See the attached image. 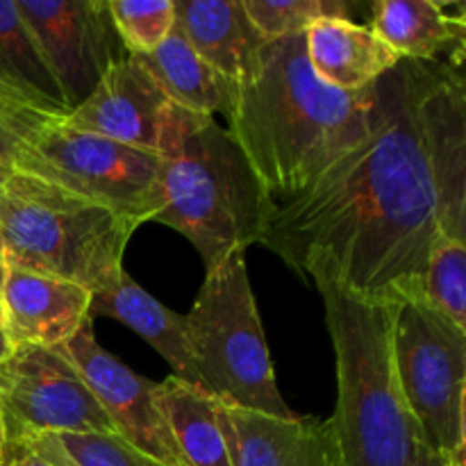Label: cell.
Instances as JSON below:
<instances>
[{
    "label": "cell",
    "mask_w": 466,
    "mask_h": 466,
    "mask_svg": "<svg viewBox=\"0 0 466 466\" xmlns=\"http://www.w3.org/2000/svg\"><path fill=\"white\" fill-rule=\"evenodd\" d=\"M121 440L167 466H187L157 403V382L127 369L96 341L94 319L62 346Z\"/></svg>",
    "instance_id": "obj_11"
},
{
    "label": "cell",
    "mask_w": 466,
    "mask_h": 466,
    "mask_svg": "<svg viewBox=\"0 0 466 466\" xmlns=\"http://www.w3.org/2000/svg\"><path fill=\"white\" fill-rule=\"evenodd\" d=\"M394 358L421 440L444 466L466 464V330L423 300L396 309Z\"/></svg>",
    "instance_id": "obj_7"
},
{
    "label": "cell",
    "mask_w": 466,
    "mask_h": 466,
    "mask_svg": "<svg viewBox=\"0 0 466 466\" xmlns=\"http://www.w3.org/2000/svg\"><path fill=\"white\" fill-rule=\"evenodd\" d=\"M314 285L335 350L337 405L330 419L344 466H412L423 440L396 373L399 305L355 299L330 282Z\"/></svg>",
    "instance_id": "obj_4"
},
{
    "label": "cell",
    "mask_w": 466,
    "mask_h": 466,
    "mask_svg": "<svg viewBox=\"0 0 466 466\" xmlns=\"http://www.w3.org/2000/svg\"><path fill=\"white\" fill-rule=\"evenodd\" d=\"M137 223L64 187L14 168L0 189L7 264L103 289L123 268Z\"/></svg>",
    "instance_id": "obj_5"
},
{
    "label": "cell",
    "mask_w": 466,
    "mask_h": 466,
    "mask_svg": "<svg viewBox=\"0 0 466 466\" xmlns=\"http://www.w3.org/2000/svg\"><path fill=\"white\" fill-rule=\"evenodd\" d=\"M426 73L428 64L400 59L373 82L367 137L268 217L259 244L305 280L376 303L419 300L432 250L466 241V205L428 146Z\"/></svg>",
    "instance_id": "obj_1"
},
{
    "label": "cell",
    "mask_w": 466,
    "mask_h": 466,
    "mask_svg": "<svg viewBox=\"0 0 466 466\" xmlns=\"http://www.w3.org/2000/svg\"><path fill=\"white\" fill-rule=\"evenodd\" d=\"M9 353H12V346H9V341H7V335H5L3 326H0V362H3V360L7 358Z\"/></svg>",
    "instance_id": "obj_30"
},
{
    "label": "cell",
    "mask_w": 466,
    "mask_h": 466,
    "mask_svg": "<svg viewBox=\"0 0 466 466\" xmlns=\"http://www.w3.org/2000/svg\"><path fill=\"white\" fill-rule=\"evenodd\" d=\"M246 16L264 41L305 35L321 18H349L344 0H241Z\"/></svg>",
    "instance_id": "obj_24"
},
{
    "label": "cell",
    "mask_w": 466,
    "mask_h": 466,
    "mask_svg": "<svg viewBox=\"0 0 466 466\" xmlns=\"http://www.w3.org/2000/svg\"><path fill=\"white\" fill-rule=\"evenodd\" d=\"M185 328L191 369L205 394L232 408L296 417L278 390L246 248H235L205 273L203 287L185 314Z\"/></svg>",
    "instance_id": "obj_6"
},
{
    "label": "cell",
    "mask_w": 466,
    "mask_h": 466,
    "mask_svg": "<svg viewBox=\"0 0 466 466\" xmlns=\"http://www.w3.org/2000/svg\"><path fill=\"white\" fill-rule=\"evenodd\" d=\"M3 330L16 346H59L89 321L91 291L46 273L9 267L3 285Z\"/></svg>",
    "instance_id": "obj_14"
},
{
    "label": "cell",
    "mask_w": 466,
    "mask_h": 466,
    "mask_svg": "<svg viewBox=\"0 0 466 466\" xmlns=\"http://www.w3.org/2000/svg\"><path fill=\"white\" fill-rule=\"evenodd\" d=\"M369 27L400 59L421 64H441L451 55L458 68L464 57L466 7L444 0H378Z\"/></svg>",
    "instance_id": "obj_15"
},
{
    "label": "cell",
    "mask_w": 466,
    "mask_h": 466,
    "mask_svg": "<svg viewBox=\"0 0 466 466\" xmlns=\"http://www.w3.org/2000/svg\"><path fill=\"white\" fill-rule=\"evenodd\" d=\"M232 466H344L332 419L268 417L218 403Z\"/></svg>",
    "instance_id": "obj_13"
},
{
    "label": "cell",
    "mask_w": 466,
    "mask_h": 466,
    "mask_svg": "<svg viewBox=\"0 0 466 466\" xmlns=\"http://www.w3.org/2000/svg\"><path fill=\"white\" fill-rule=\"evenodd\" d=\"M27 441L32 449L53 453L71 466H167L141 453L118 435L85 432V435H41Z\"/></svg>",
    "instance_id": "obj_23"
},
{
    "label": "cell",
    "mask_w": 466,
    "mask_h": 466,
    "mask_svg": "<svg viewBox=\"0 0 466 466\" xmlns=\"http://www.w3.org/2000/svg\"><path fill=\"white\" fill-rule=\"evenodd\" d=\"M155 394L187 466H232L217 399L176 376L157 382Z\"/></svg>",
    "instance_id": "obj_21"
},
{
    "label": "cell",
    "mask_w": 466,
    "mask_h": 466,
    "mask_svg": "<svg viewBox=\"0 0 466 466\" xmlns=\"http://www.w3.org/2000/svg\"><path fill=\"white\" fill-rule=\"evenodd\" d=\"M412 466H444V464H441V460L437 458V455L432 453V451L428 449V446L421 441V446H419L417 458H414Z\"/></svg>",
    "instance_id": "obj_28"
},
{
    "label": "cell",
    "mask_w": 466,
    "mask_h": 466,
    "mask_svg": "<svg viewBox=\"0 0 466 466\" xmlns=\"http://www.w3.org/2000/svg\"><path fill=\"white\" fill-rule=\"evenodd\" d=\"M68 112L89 98L103 73L126 55L107 0H14Z\"/></svg>",
    "instance_id": "obj_10"
},
{
    "label": "cell",
    "mask_w": 466,
    "mask_h": 466,
    "mask_svg": "<svg viewBox=\"0 0 466 466\" xmlns=\"http://www.w3.org/2000/svg\"><path fill=\"white\" fill-rule=\"evenodd\" d=\"M7 446V428H5V419L3 412H0V458H3V451Z\"/></svg>",
    "instance_id": "obj_32"
},
{
    "label": "cell",
    "mask_w": 466,
    "mask_h": 466,
    "mask_svg": "<svg viewBox=\"0 0 466 466\" xmlns=\"http://www.w3.org/2000/svg\"><path fill=\"white\" fill-rule=\"evenodd\" d=\"M171 103L137 55L118 57L64 123L157 153Z\"/></svg>",
    "instance_id": "obj_12"
},
{
    "label": "cell",
    "mask_w": 466,
    "mask_h": 466,
    "mask_svg": "<svg viewBox=\"0 0 466 466\" xmlns=\"http://www.w3.org/2000/svg\"><path fill=\"white\" fill-rule=\"evenodd\" d=\"M305 53L326 85L355 94L399 66L394 53L369 25L350 18H321L305 30Z\"/></svg>",
    "instance_id": "obj_16"
},
{
    "label": "cell",
    "mask_w": 466,
    "mask_h": 466,
    "mask_svg": "<svg viewBox=\"0 0 466 466\" xmlns=\"http://www.w3.org/2000/svg\"><path fill=\"white\" fill-rule=\"evenodd\" d=\"M16 171L89 198L137 226L155 221L162 208V155L50 123L18 155Z\"/></svg>",
    "instance_id": "obj_8"
},
{
    "label": "cell",
    "mask_w": 466,
    "mask_h": 466,
    "mask_svg": "<svg viewBox=\"0 0 466 466\" xmlns=\"http://www.w3.org/2000/svg\"><path fill=\"white\" fill-rule=\"evenodd\" d=\"M148 68L150 76L164 91L168 103L187 112L226 116L230 105V82L223 80L187 41L182 30L173 25L171 35L153 53L137 55Z\"/></svg>",
    "instance_id": "obj_20"
},
{
    "label": "cell",
    "mask_w": 466,
    "mask_h": 466,
    "mask_svg": "<svg viewBox=\"0 0 466 466\" xmlns=\"http://www.w3.org/2000/svg\"><path fill=\"white\" fill-rule=\"evenodd\" d=\"M176 25L230 85L248 73L267 44L246 16L241 0H176Z\"/></svg>",
    "instance_id": "obj_17"
},
{
    "label": "cell",
    "mask_w": 466,
    "mask_h": 466,
    "mask_svg": "<svg viewBox=\"0 0 466 466\" xmlns=\"http://www.w3.org/2000/svg\"><path fill=\"white\" fill-rule=\"evenodd\" d=\"M0 98L64 121L66 100L14 0H0Z\"/></svg>",
    "instance_id": "obj_19"
},
{
    "label": "cell",
    "mask_w": 466,
    "mask_h": 466,
    "mask_svg": "<svg viewBox=\"0 0 466 466\" xmlns=\"http://www.w3.org/2000/svg\"><path fill=\"white\" fill-rule=\"evenodd\" d=\"M157 153L162 208L155 223L187 237L205 271L235 248L259 244L276 203L217 118L171 103Z\"/></svg>",
    "instance_id": "obj_3"
},
{
    "label": "cell",
    "mask_w": 466,
    "mask_h": 466,
    "mask_svg": "<svg viewBox=\"0 0 466 466\" xmlns=\"http://www.w3.org/2000/svg\"><path fill=\"white\" fill-rule=\"evenodd\" d=\"M7 253H5L3 246V237H0V299H3V285H5V276H7ZM0 326H3V305H0Z\"/></svg>",
    "instance_id": "obj_29"
},
{
    "label": "cell",
    "mask_w": 466,
    "mask_h": 466,
    "mask_svg": "<svg viewBox=\"0 0 466 466\" xmlns=\"http://www.w3.org/2000/svg\"><path fill=\"white\" fill-rule=\"evenodd\" d=\"M371 86L355 94L312 71L305 35L267 41L232 85L226 121L273 203L294 198L367 137Z\"/></svg>",
    "instance_id": "obj_2"
},
{
    "label": "cell",
    "mask_w": 466,
    "mask_h": 466,
    "mask_svg": "<svg viewBox=\"0 0 466 466\" xmlns=\"http://www.w3.org/2000/svg\"><path fill=\"white\" fill-rule=\"evenodd\" d=\"M89 317H109L121 321L162 355L173 376L198 387L187 346L185 314H176L153 299L144 287L127 276L126 268H121L103 289L91 294Z\"/></svg>",
    "instance_id": "obj_18"
},
{
    "label": "cell",
    "mask_w": 466,
    "mask_h": 466,
    "mask_svg": "<svg viewBox=\"0 0 466 466\" xmlns=\"http://www.w3.org/2000/svg\"><path fill=\"white\" fill-rule=\"evenodd\" d=\"M55 121L59 118L0 98V162L14 167L23 148Z\"/></svg>",
    "instance_id": "obj_26"
},
{
    "label": "cell",
    "mask_w": 466,
    "mask_h": 466,
    "mask_svg": "<svg viewBox=\"0 0 466 466\" xmlns=\"http://www.w3.org/2000/svg\"><path fill=\"white\" fill-rule=\"evenodd\" d=\"M107 12L123 48L130 55L153 53L176 25L173 0H107Z\"/></svg>",
    "instance_id": "obj_25"
},
{
    "label": "cell",
    "mask_w": 466,
    "mask_h": 466,
    "mask_svg": "<svg viewBox=\"0 0 466 466\" xmlns=\"http://www.w3.org/2000/svg\"><path fill=\"white\" fill-rule=\"evenodd\" d=\"M0 412L7 440L41 435H116L66 350L16 346L0 362Z\"/></svg>",
    "instance_id": "obj_9"
},
{
    "label": "cell",
    "mask_w": 466,
    "mask_h": 466,
    "mask_svg": "<svg viewBox=\"0 0 466 466\" xmlns=\"http://www.w3.org/2000/svg\"><path fill=\"white\" fill-rule=\"evenodd\" d=\"M14 173V167H9V164H3L0 162V189L5 187V182L9 180V176Z\"/></svg>",
    "instance_id": "obj_31"
},
{
    "label": "cell",
    "mask_w": 466,
    "mask_h": 466,
    "mask_svg": "<svg viewBox=\"0 0 466 466\" xmlns=\"http://www.w3.org/2000/svg\"><path fill=\"white\" fill-rule=\"evenodd\" d=\"M0 466H55L53 462L36 453L30 444L21 440H7V446L0 458Z\"/></svg>",
    "instance_id": "obj_27"
},
{
    "label": "cell",
    "mask_w": 466,
    "mask_h": 466,
    "mask_svg": "<svg viewBox=\"0 0 466 466\" xmlns=\"http://www.w3.org/2000/svg\"><path fill=\"white\" fill-rule=\"evenodd\" d=\"M25 444H27V441H25ZM35 451H36V449H35ZM36 453L44 455V458L48 460V462H53L55 466H71V464H66L62 458H57V455H53V453H44V451H36Z\"/></svg>",
    "instance_id": "obj_33"
},
{
    "label": "cell",
    "mask_w": 466,
    "mask_h": 466,
    "mask_svg": "<svg viewBox=\"0 0 466 466\" xmlns=\"http://www.w3.org/2000/svg\"><path fill=\"white\" fill-rule=\"evenodd\" d=\"M419 300L455 328L466 330V241L446 239L432 250Z\"/></svg>",
    "instance_id": "obj_22"
}]
</instances>
